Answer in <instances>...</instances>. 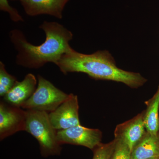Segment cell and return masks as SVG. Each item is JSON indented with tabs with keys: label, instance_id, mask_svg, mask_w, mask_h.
<instances>
[{
	"label": "cell",
	"instance_id": "1",
	"mask_svg": "<svg viewBox=\"0 0 159 159\" xmlns=\"http://www.w3.org/2000/svg\"><path fill=\"white\" fill-rule=\"evenodd\" d=\"M40 29L45 33V41L39 45L31 44L21 31L14 29L10 31L9 37L17 51L16 63L30 69H39L48 62L57 64L62 55L72 48L70 42L73 34L62 25L56 22L45 21Z\"/></svg>",
	"mask_w": 159,
	"mask_h": 159
},
{
	"label": "cell",
	"instance_id": "2",
	"mask_svg": "<svg viewBox=\"0 0 159 159\" xmlns=\"http://www.w3.org/2000/svg\"><path fill=\"white\" fill-rule=\"evenodd\" d=\"M56 65L64 74L83 73L96 80L121 82L133 89L144 85L147 80L139 73L119 68L107 51H98L86 54L73 48L62 55Z\"/></svg>",
	"mask_w": 159,
	"mask_h": 159
},
{
	"label": "cell",
	"instance_id": "3",
	"mask_svg": "<svg viewBox=\"0 0 159 159\" xmlns=\"http://www.w3.org/2000/svg\"><path fill=\"white\" fill-rule=\"evenodd\" d=\"M25 131L31 134L39 144L43 156L58 155L61 147L57 139V130L51 125L49 113L27 110Z\"/></svg>",
	"mask_w": 159,
	"mask_h": 159
},
{
	"label": "cell",
	"instance_id": "4",
	"mask_svg": "<svg viewBox=\"0 0 159 159\" xmlns=\"http://www.w3.org/2000/svg\"><path fill=\"white\" fill-rule=\"evenodd\" d=\"M37 79L36 90L21 107L26 110H33L50 113L64 102L69 94L57 88L40 75L38 76Z\"/></svg>",
	"mask_w": 159,
	"mask_h": 159
},
{
	"label": "cell",
	"instance_id": "5",
	"mask_svg": "<svg viewBox=\"0 0 159 159\" xmlns=\"http://www.w3.org/2000/svg\"><path fill=\"white\" fill-rule=\"evenodd\" d=\"M57 139L61 145H80L94 150L101 144L102 133L97 129H91L81 125L57 131Z\"/></svg>",
	"mask_w": 159,
	"mask_h": 159
},
{
	"label": "cell",
	"instance_id": "6",
	"mask_svg": "<svg viewBox=\"0 0 159 159\" xmlns=\"http://www.w3.org/2000/svg\"><path fill=\"white\" fill-rule=\"evenodd\" d=\"M27 111L4 101L0 103L1 141L18 132L25 131Z\"/></svg>",
	"mask_w": 159,
	"mask_h": 159
},
{
	"label": "cell",
	"instance_id": "7",
	"mask_svg": "<svg viewBox=\"0 0 159 159\" xmlns=\"http://www.w3.org/2000/svg\"><path fill=\"white\" fill-rule=\"evenodd\" d=\"M49 117L51 125L57 131L80 125L77 95L69 94L64 102L56 110L49 113Z\"/></svg>",
	"mask_w": 159,
	"mask_h": 159
},
{
	"label": "cell",
	"instance_id": "8",
	"mask_svg": "<svg viewBox=\"0 0 159 159\" xmlns=\"http://www.w3.org/2000/svg\"><path fill=\"white\" fill-rule=\"evenodd\" d=\"M144 114L145 111L133 119L117 125L115 129V139L122 140L131 152L147 132L144 123Z\"/></svg>",
	"mask_w": 159,
	"mask_h": 159
},
{
	"label": "cell",
	"instance_id": "9",
	"mask_svg": "<svg viewBox=\"0 0 159 159\" xmlns=\"http://www.w3.org/2000/svg\"><path fill=\"white\" fill-rule=\"evenodd\" d=\"M70 0H21V4L28 15L34 16L48 15L59 19Z\"/></svg>",
	"mask_w": 159,
	"mask_h": 159
},
{
	"label": "cell",
	"instance_id": "10",
	"mask_svg": "<svg viewBox=\"0 0 159 159\" xmlns=\"http://www.w3.org/2000/svg\"><path fill=\"white\" fill-rule=\"evenodd\" d=\"M37 84V79L34 74H28L23 80L16 81L3 97V100L10 105L21 107L34 93Z\"/></svg>",
	"mask_w": 159,
	"mask_h": 159
},
{
	"label": "cell",
	"instance_id": "11",
	"mask_svg": "<svg viewBox=\"0 0 159 159\" xmlns=\"http://www.w3.org/2000/svg\"><path fill=\"white\" fill-rule=\"evenodd\" d=\"M159 157V135L146 132L131 152V159Z\"/></svg>",
	"mask_w": 159,
	"mask_h": 159
},
{
	"label": "cell",
	"instance_id": "12",
	"mask_svg": "<svg viewBox=\"0 0 159 159\" xmlns=\"http://www.w3.org/2000/svg\"><path fill=\"white\" fill-rule=\"evenodd\" d=\"M144 121L146 131L153 135L159 132V85L156 93L151 99L145 102Z\"/></svg>",
	"mask_w": 159,
	"mask_h": 159
},
{
	"label": "cell",
	"instance_id": "13",
	"mask_svg": "<svg viewBox=\"0 0 159 159\" xmlns=\"http://www.w3.org/2000/svg\"><path fill=\"white\" fill-rule=\"evenodd\" d=\"M17 81L16 77L9 74L5 64L0 61V96L4 97Z\"/></svg>",
	"mask_w": 159,
	"mask_h": 159
},
{
	"label": "cell",
	"instance_id": "14",
	"mask_svg": "<svg viewBox=\"0 0 159 159\" xmlns=\"http://www.w3.org/2000/svg\"><path fill=\"white\" fill-rule=\"evenodd\" d=\"M116 140L114 139L107 144H100L94 149L93 159H110L116 146Z\"/></svg>",
	"mask_w": 159,
	"mask_h": 159
},
{
	"label": "cell",
	"instance_id": "15",
	"mask_svg": "<svg viewBox=\"0 0 159 159\" xmlns=\"http://www.w3.org/2000/svg\"><path fill=\"white\" fill-rule=\"evenodd\" d=\"M115 139L116 146L110 159H131V151L128 145L121 139Z\"/></svg>",
	"mask_w": 159,
	"mask_h": 159
},
{
	"label": "cell",
	"instance_id": "16",
	"mask_svg": "<svg viewBox=\"0 0 159 159\" xmlns=\"http://www.w3.org/2000/svg\"><path fill=\"white\" fill-rule=\"evenodd\" d=\"M0 10L8 13L12 21H24V19L17 10L9 5L8 0H0Z\"/></svg>",
	"mask_w": 159,
	"mask_h": 159
},
{
	"label": "cell",
	"instance_id": "17",
	"mask_svg": "<svg viewBox=\"0 0 159 159\" xmlns=\"http://www.w3.org/2000/svg\"><path fill=\"white\" fill-rule=\"evenodd\" d=\"M147 159H159V157L152 158H149Z\"/></svg>",
	"mask_w": 159,
	"mask_h": 159
},
{
	"label": "cell",
	"instance_id": "18",
	"mask_svg": "<svg viewBox=\"0 0 159 159\" xmlns=\"http://www.w3.org/2000/svg\"><path fill=\"white\" fill-rule=\"evenodd\" d=\"M11 1H20L21 0H11Z\"/></svg>",
	"mask_w": 159,
	"mask_h": 159
},
{
	"label": "cell",
	"instance_id": "19",
	"mask_svg": "<svg viewBox=\"0 0 159 159\" xmlns=\"http://www.w3.org/2000/svg\"><path fill=\"white\" fill-rule=\"evenodd\" d=\"M158 134H159V133H158Z\"/></svg>",
	"mask_w": 159,
	"mask_h": 159
}]
</instances>
